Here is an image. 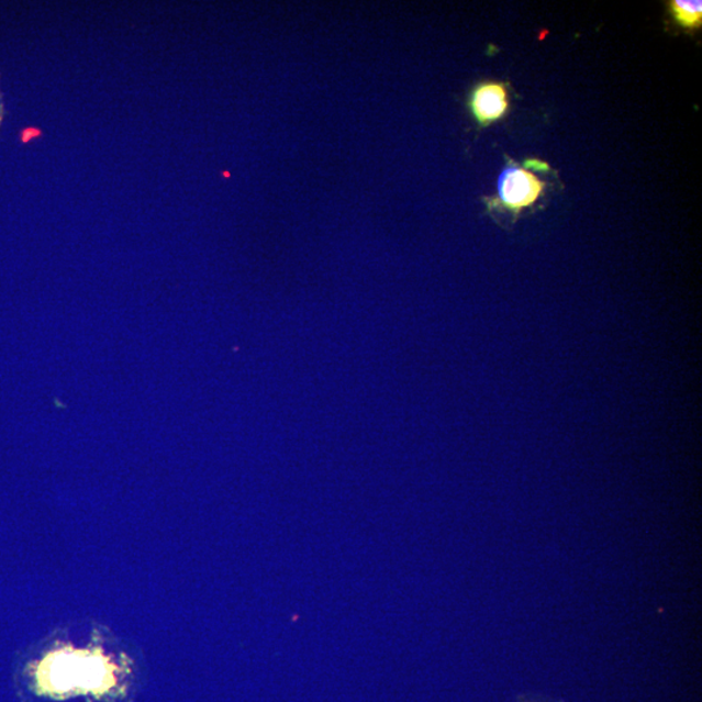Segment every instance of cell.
I'll return each instance as SVG.
<instances>
[{"label": "cell", "instance_id": "6da1fadb", "mask_svg": "<svg viewBox=\"0 0 702 702\" xmlns=\"http://www.w3.org/2000/svg\"><path fill=\"white\" fill-rule=\"evenodd\" d=\"M119 668L101 650L64 648L49 650L26 665L25 686L38 697L102 698L115 691Z\"/></svg>", "mask_w": 702, "mask_h": 702}, {"label": "cell", "instance_id": "7a4b0ae2", "mask_svg": "<svg viewBox=\"0 0 702 702\" xmlns=\"http://www.w3.org/2000/svg\"><path fill=\"white\" fill-rule=\"evenodd\" d=\"M544 190L545 182L542 179L512 161L499 177V197L489 198L488 208H503L517 215L541 200Z\"/></svg>", "mask_w": 702, "mask_h": 702}, {"label": "cell", "instance_id": "3957f363", "mask_svg": "<svg viewBox=\"0 0 702 702\" xmlns=\"http://www.w3.org/2000/svg\"><path fill=\"white\" fill-rule=\"evenodd\" d=\"M467 108L481 127L499 122L510 108L508 85L499 81L478 83L468 96Z\"/></svg>", "mask_w": 702, "mask_h": 702}, {"label": "cell", "instance_id": "277c9868", "mask_svg": "<svg viewBox=\"0 0 702 702\" xmlns=\"http://www.w3.org/2000/svg\"><path fill=\"white\" fill-rule=\"evenodd\" d=\"M671 16L686 31L700 30L702 24V3L697 0H672L669 3Z\"/></svg>", "mask_w": 702, "mask_h": 702}, {"label": "cell", "instance_id": "5b68a950", "mask_svg": "<svg viewBox=\"0 0 702 702\" xmlns=\"http://www.w3.org/2000/svg\"><path fill=\"white\" fill-rule=\"evenodd\" d=\"M524 167L528 169V171L548 174L550 171V166L548 163L536 159H528L524 161Z\"/></svg>", "mask_w": 702, "mask_h": 702}, {"label": "cell", "instance_id": "8992f818", "mask_svg": "<svg viewBox=\"0 0 702 702\" xmlns=\"http://www.w3.org/2000/svg\"><path fill=\"white\" fill-rule=\"evenodd\" d=\"M521 702H527V701H521Z\"/></svg>", "mask_w": 702, "mask_h": 702}]
</instances>
